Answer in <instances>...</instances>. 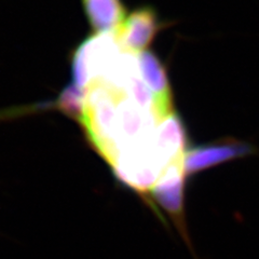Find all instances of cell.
Listing matches in <instances>:
<instances>
[{
    "label": "cell",
    "instance_id": "2",
    "mask_svg": "<svg viewBox=\"0 0 259 259\" xmlns=\"http://www.w3.org/2000/svg\"><path fill=\"white\" fill-rule=\"evenodd\" d=\"M254 151L252 145L234 139H223L205 145L196 146L189 148L186 152V175H194L224 162L252 155Z\"/></svg>",
    "mask_w": 259,
    "mask_h": 259
},
{
    "label": "cell",
    "instance_id": "4",
    "mask_svg": "<svg viewBox=\"0 0 259 259\" xmlns=\"http://www.w3.org/2000/svg\"><path fill=\"white\" fill-rule=\"evenodd\" d=\"M187 175L185 171V162L169 167L149 192L153 202L174 217L178 226H182L184 209L185 180Z\"/></svg>",
    "mask_w": 259,
    "mask_h": 259
},
{
    "label": "cell",
    "instance_id": "1",
    "mask_svg": "<svg viewBox=\"0 0 259 259\" xmlns=\"http://www.w3.org/2000/svg\"><path fill=\"white\" fill-rule=\"evenodd\" d=\"M168 24L161 20L156 9L144 6L130 13L115 34L118 45L126 53L139 55L148 50L160 31Z\"/></svg>",
    "mask_w": 259,
    "mask_h": 259
},
{
    "label": "cell",
    "instance_id": "3",
    "mask_svg": "<svg viewBox=\"0 0 259 259\" xmlns=\"http://www.w3.org/2000/svg\"><path fill=\"white\" fill-rule=\"evenodd\" d=\"M139 74L148 88L163 117L171 116L174 110V95L168 72L164 63L157 54L147 50L136 55Z\"/></svg>",
    "mask_w": 259,
    "mask_h": 259
},
{
    "label": "cell",
    "instance_id": "5",
    "mask_svg": "<svg viewBox=\"0 0 259 259\" xmlns=\"http://www.w3.org/2000/svg\"><path fill=\"white\" fill-rule=\"evenodd\" d=\"M82 7L95 35L116 34L127 16L122 0H82Z\"/></svg>",
    "mask_w": 259,
    "mask_h": 259
}]
</instances>
